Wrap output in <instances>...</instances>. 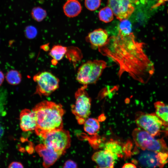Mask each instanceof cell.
Returning a JSON list of instances; mask_svg holds the SVG:
<instances>
[{
	"mask_svg": "<svg viewBox=\"0 0 168 168\" xmlns=\"http://www.w3.org/2000/svg\"><path fill=\"white\" fill-rule=\"evenodd\" d=\"M135 0H107L108 6L120 21L129 18L134 10L132 3Z\"/></svg>",
	"mask_w": 168,
	"mask_h": 168,
	"instance_id": "cell-9",
	"label": "cell"
},
{
	"mask_svg": "<svg viewBox=\"0 0 168 168\" xmlns=\"http://www.w3.org/2000/svg\"><path fill=\"white\" fill-rule=\"evenodd\" d=\"M121 168H137L136 166L131 163H127L124 164Z\"/></svg>",
	"mask_w": 168,
	"mask_h": 168,
	"instance_id": "cell-28",
	"label": "cell"
},
{
	"mask_svg": "<svg viewBox=\"0 0 168 168\" xmlns=\"http://www.w3.org/2000/svg\"><path fill=\"white\" fill-rule=\"evenodd\" d=\"M5 76L3 72L0 70V86L2 84L4 80Z\"/></svg>",
	"mask_w": 168,
	"mask_h": 168,
	"instance_id": "cell-29",
	"label": "cell"
},
{
	"mask_svg": "<svg viewBox=\"0 0 168 168\" xmlns=\"http://www.w3.org/2000/svg\"><path fill=\"white\" fill-rule=\"evenodd\" d=\"M63 168H77V165L74 161L68 160L64 163Z\"/></svg>",
	"mask_w": 168,
	"mask_h": 168,
	"instance_id": "cell-26",
	"label": "cell"
},
{
	"mask_svg": "<svg viewBox=\"0 0 168 168\" xmlns=\"http://www.w3.org/2000/svg\"><path fill=\"white\" fill-rule=\"evenodd\" d=\"M144 43L136 40L132 32L126 35L118 33L109 37L106 44L98 49L101 54L118 65L119 78L125 72L134 79L145 83L153 74L154 68L144 52Z\"/></svg>",
	"mask_w": 168,
	"mask_h": 168,
	"instance_id": "cell-1",
	"label": "cell"
},
{
	"mask_svg": "<svg viewBox=\"0 0 168 168\" xmlns=\"http://www.w3.org/2000/svg\"><path fill=\"white\" fill-rule=\"evenodd\" d=\"M132 25L131 22L127 19L120 21L118 26V33L122 35H126L132 32Z\"/></svg>",
	"mask_w": 168,
	"mask_h": 168,
	"instance_id": "cell-23",
	"label": "cell"
},
{
	"mask_svg": "<svg viewBox=\"0 0 168 168\" xmlns=\"http://www.w3.org/2000/svg\"><path fill=\"white\" fill-rule=\"evenodd\" d=\"M20 127L24 131L35 130L37 124L35 114L28 109L22 110L20 115Z\"/></svg>",
	"mask_w": 168,
	"mask_h": 168,
	"instance_id": "cell-14",
	"label": "cell"
},
{
	"mask_svg": "<svg viewBox=\"0 0 168 168\" xmlns=\"http://www.w3.org/2000/svg\"><path fill=\"white\" fill-rule=\"evenodd\" d=\"M8 168H24V166L20 162L13 161L9 164Z\"/></svg>",
	"mask_w": 168,
	"mask_h": 168,
	"instance_id": "cell-27",
	"label": "cell"
},
{
	"mask_svg": "<svg viewBox=\"0 0 168 168\" xmlns=\"http://www.w3.org/2000/svg\"><path fill=\"white\" fill-rule=\"evenodd\" d=\"M118 158L109 151L104 149L95 152L91 157L95 162L96 168H114V164Z\"/></svg>",
	"mask_w": 168,
	"mask_h": 168,
	"instance_id": "cell-11",
	"label": "cell"
},
{
	"mask_svg": "<svg viewBox=\"0 0 168 168\" xmlns=\"http://www.w3.org/2000/svg\"><path fill=\"white\" fill-rule=\"evenodd\" d=\"M132 135L136 145L143 150L168 153V147L163 138L156 139L139 128L133 130Z\"/></svg>",
	"mask_w": 168,
	"mask_h": 168,
	"instance_id": "cell-4",
	"label": "cell"
},
{
	"mask_svg": "<svg viewBox=\"0 0 168 168\" xmlns=\"http://www.w3.org/2000/svg\"><path fill=\"white\" fill-rule=\"evenodd\" d=\"M32 111L36 120V134L43 138L48 133L63 129L65 111L60 104L47 100L37 104Z\"/></svg>",
	"mask_w": 168,
	"mask_h": 168,
	"instance_id": "cell-2",
	"label": "cell"
},
{
	"mask_svg": "<svg viewBox=\"0 0 168 168\" xmlns=\"http://www.w3.org/2000/svg\"><path fill=\"white\" fill-rule=\"evenodd\" d=\"M83 124L84 130L90 135L96 134L100 128L98 120L95 118H88Z\"/></svg>",
	"mask_w": 168,
	"mask_h": 168,
	"instance_id": "cell-18",
	"label": "cell"
},
{
	"mask_svg": "<svg viewBox=\"0 0 168 168\" xmlns=\"http://www.w3.org/2000/svg\"><path fill=\"white\" fill-rule=\"evenodd\" d=\"M87 87L83 85L76 91L75 103L71 106L72 111L80 124H84L91 114V99L85 90Z\"/></svg>",
	"mask_w": 168,
	"mask_h": 168,
	"instance_id": "cell-5",
	"label": "cell"
},
{
	"mask_svg": "<svg viewBox=\"0 0 168 168\" xmlns=\"http://www.w3.org/2000/svg\"><path fill=\"white\" fill-rule=\"evenodd\" d=\"M140 155L139 160L143 165L149 167H162L168 162V153L145 150Z\"/></svg>",
	"mask_w": 168,
	"mask_h": 168,
	"instance_id": "cell-10",
	"label": "cell"
},
{
	"mask_svg": "<svg viewBox=\"0 0 168 168\" xmlns=\"http://www.w3.org/2000/svg\"><path fill=\"white\" fill-rule=\"evenodd\" d=\"M104 148L117 158L123 157L124 154L123 146L116 141L110 140L106 142L104 144Z\"/></svg>",
	"mask_w": 168,
	"mask_h": 168,
	"instance_id": "cell-17",
	"label": "cell"
},
{
	"mask_svg": "<svg viewBox=\"0 0 168 168\" xmlns=\"http://www.w3.org/2000/svg\"><path fill=\"white\" fill-rule=\"evenodd\" d=\"M155 114L162 121L164 126L168 127V105L158 101L154 104Z\"/></svg>",
	"mask_w": 168,
	"mask_h": 168,
	"instance_id": "cell-16",
	"label": "cell"
},
{
	"mask_svg": "<svg viewBox=\"0 0 168 168\" xmlns=\"http://www.w3.org/2000/svg\"><path fill=\"white\" fill-rule=\"evenodd\" d=\"M67 51V47L60 45H54L49 53V55L55 62L62 59Z\"/></svg>",
	"mask_w": 168,
	"mask_h": 168,
	"instance_id": "cell-19",
	"label": "cell"
},
{
	"mask_svg": "<svg viewBox=\"0 0 168 168\" xmlns=\"http://www.w3.org/2000/svg\"><path fill=\"white\" fill-rule=\"evenodd\" d=\"M109 38L107 31L100 28L89 33L86 37V40L93 48L98 49L106 44Z\"/></svg>",
	"mask_w": 168,
	"mask_h": 168,
	"instance_id": "cell-13",
	"label": "cell"
},
{
	"mask_svg": "<svg viewBox=\"0 0 168 168\" xmlns=\"http://www.w3.org/2000/svg\"><path fill=\"white\" fill-rule=\"evenodd\" d=\"M33 79L37 83L35 93L41 96H49L59 87V79L49 72H38Z\"/></svg>",
	"mask_w": 168,
	"mask_h": 168,
	"instance_id": "cell-7",
	"label": "cell"
},
{
	"mask_svg": "<svg viewBox=\"0 0 168 168\" xmlns=\"http://www.w3.org/2000/svg\"><path fill=\"white\" fill-rule=\"evenodd\" d=\"M32 18L37 22H41L46 17V11L40 7H36L32 8L31 12Z\"/></svg>",
	"mask_w": 168,
	"mask_h": 168,
	"instance_id": "cell-22",
	"label": "cell"
},
{
	"mask_svg": "<svg viewBox=\"0 0 168 168\" xmlns=\"http://www.w3.org/2000/svg\"><path fill=\"white\" fill-rule=\"evenodd\" d=\"M63 8L65 15L69 18L77 16L82 10L81 4L77 0H67Z\"/></svg>",
	"mask_w": 168,
	"mask_h": 168,
	"instance_id": "cell-15",
	"label": "cell"
},
{
	"mask_svg": "<svg viewBox=\"0 0 168 168\" xmlns=\"http://www.w3.org/2000/svg\"><path fill=\"white\" fill-rule=\"evenodd\" d=\"M43 138V144L61 155L70 146V133L68 131L63 129L50 132Z\"/></svg>",
	"mask_w": 168,
	"mask_h": 168,
	"instance_id": "cell-6",
	"label": "cell"
},
{
	"mask_svg": "<svg viewBox=\"0 0 168 168\" xmlns=\"http://www.w3.org/2000/svg\"><path fill=\"white\" fill-rule=\"evenodd\" d=\"M100 20L105 23L111 21L114 19V13L112 9L108 6L101 9L99 13Z\"/></svg>",
	"mask_w": 168,
	"mask_h": 168,
	"instance_id": "cell-21",
	"label": "cell"
},
{
	"mask_svg": "<svg viewBox=\"0 0 168 168\" xmlns=\"http://www.w3.org/2000/svg\"><path fill=\"white\" fill-rule=\"evenodd\" d=\"M5 77L7 83L12 85L19 84L22 80V76L20 72L14 69L8 71L6 73Z\"/></svg>",
	"mask_w": 168,
	"mask_h": 168,
	"instance_id": "cell-20",
	"label": "cell"
},
{
	"mask_svg": "<svg viewBox=\"0 0 168 168\" xmlns=\"http://www.w3.org/2000/svg\"><path fill=\"white\" fill-rule=\"evenodd\" d=\"M135 122L138 127L155 137L160 134L163 126L162 121L155 113L147 114L138 112Z\"/></svg>",
	"mask_w": 168,
	"mask_h": 168,
	"instance_id": "cell-8",
	"label": "cell"
},
{
	"mask_svg": "<svg viewBox=\"0 0 168 168\" xmlns=\"http://www.w3.org/2000/svg\"><path fill=\"white\" fill-rule=\"evenodd\" d=\"M166 1L168 2V0H159L158 2L156 4V6L157 7Z\"/></svg>",
	"mask_w": 168,
	"mask_h": 168,
	"instance_id": "cell-30",
	"label": "cell"
},
{
	"mask_svg": "<svg viewBox=\"0 0 168 168\" xmlns=\"http://www.w3.org/2000/svg\"><path fill=\"white\" fill-rule=\"evenodd\" d=\"M101 0H85L86 7L89 10L93 11L97 9L101 4Z\"/></svg>",
	"mask_w": 168,
	"mask_h": 168,
	"instance_id": "cell-24",
	"label": "cell"
},
{
	"mask_svg": "<svg viewBox=\"0 0 168 168\" xmlns=\"http://www.w3.org/2000/svg\"><path fill=\"white\" fill-rule=\"evenodd\" d=\"M37 34L36 28L32 26H28L26 27L25 30V34L26 37L31 39L35 38Z\"/></svg>",
	"mask_w": 168,
	"mask_h": 168,
	"instance_id": "cell-25",
	"label": "cell"
},
{
	"mask_svg": "<svg viewBox=\"0 0 168 168\" xmlns=\"http://www.w3.org/2000/svg\"><path fill=\"white\" fill-rule=\"evenodd\" d=\"M106 67V62L103 60L88 61L79 68L76 79L83 85L95 83Z\"/></svg>",
	"mask_w": 168,
	"mask_h": 168,
	"instance_id": "cell-3",
	"label": "cell"
},
{
	"mask_svg": "<svg viewBox=\"0 0 168 168\" xmlns=\"http://www.w3.org/2000/svg\"><path fill=\"white\" fill-rule=\"evenodd\" d=\"M35 149L43 158V166L47 168L53 165L61 155L53 149L47 147L44 144L37 145Z\"/></svg>",
	"mask_w": 168,
	"mask_h": 168,
	"instance_id": "cell-12",
	"label": "cell"
}]
</instances>
